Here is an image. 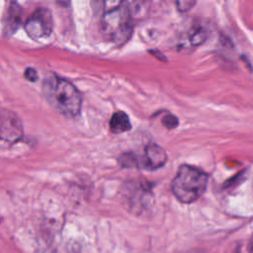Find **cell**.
Listing matches in <instances>:
<instances>
[{
  "mask_svg": "<svg viewBox=\"0 0 253 253\" xmlns=\"http://www.w3.org/2000/svg\"><path fill=\"white\" fill-rule=\"evenodd\" d=\"M43 94L49 105L67 117H75L81 109L82 97L76 87L66 79L49 74L42 83Z\"/></svg>",
  "mask_w": 253,
  "mask_h": 253,
  "instance_id": "6da1fadb",
  "label": "cell"
},
{
  "mask_svg": "<svg viewBox=\"0 0 253 253\" xmlns=\"http://www.w3.org/2000/svg\"><path fill=\"white\" fill-rule=\"evenodd\" d=\"M207 185L208 175L203 170L190 165H182L172 181L171 188L180 202L190 204L204 194Z\"/></svg>",
  "mask_w": 253,
  "mask_h": 253,
  "instance_id": "7a4b0ae2",
  "label": "cell"
},
{
  "mask_svg": "<svg viewBox=\"0 0 253 253\" xmlns=\"http://www.w3.org/2000/svg\"><path fill=\"white\" fill-rule=\"evenodd\" d=\"M101 32L105 39L119 45L128 41L132 33V19L126 3H119L103 14Z\"/></svg>",
  "mask_w": 253,
  "mask_h": 253,
  "instance_id": "3957f363",
  "label": "cell"
},
{
  "mask_svg": "<svg viewBox=\"0 0 253 253\" xmlns=\"http://www.w3.org/2000/svg\"><path fill=\"white\" fill-rule=\"evenodd\" d=\"M28 36L33 40H41L50 35L52 31V17L47 8L40 7L28 18L24 25Z\"/></svg>",
  "mask_w": 253,
  "mask_h": 253,
  "instance_id": "277c9868",
  "label": "cell"
},
{
  "mask_svg": "<svg viewBox=\"0 0 253 253\" xmlns=\"http://www.w3.org/2000/svg\"><path fill=\"white\" fill-rule=\"evenodd\" d=\"M23 134V126L19 117L9 110L1 112L0 135L3 141L16 142Z\"/></svg>",
  "mask_w": 253,
  "mask_h": 253,
  "instance_id": "5b68a950",
  "label": "cell"
},
{
  "mask_svg": "<svg viewBox=\"0 0 253 253\" xmlns=\"http://www.w3.org/2000/svg\"><path fill=\"white\" fill-rule=\"evenodd\" d=\"M23 19V8L17 2H10L4 21V35L10 37L20 27Z\"/></svg>",
  "mask_w": 253,
  "mask_h": 253,
  "instance_id": "8992f818",
  "label": "cell"
},
{
  "mask_svg": "<svg viewBox=\"0 0 253 253\" xmlns=\"http://www.w3.org/2000/svg\"><path fill=\"white\" fill-rule=\"evenodd\" d=\"M167 161L165 150L154 143H149L144 149V165L148 169L154 170L162 167Z\"/></svg>",
  "mask_w": 253,
  "mask_h": 253,
  "instance_id": "52a82bcc",
  "label": "cell"
},
{
  "mask_svg": "<svg viewBox=\"0 0 253 253\" xmlns=\"http://www.w3.org/2000/svg\"><path fill=\"white\" fill-rule=\"evenodd\" d=\"M131 124L128 116L123 111H118L113 114L110 120V129L114 133H122L129 130Z\"/></svg>",
  "mask_w": 253,
  "mask_h": 253,
  "instance_id": "ba28073f",
  "label": "cell"
},
{
  "mask_svg": "<svg viewBox=\"0 0 253 253\" xmlns=\"http://www.w3.org/2000/svg\"><path fill=\"white\" fill-rule=\"evenodd\" d=\"M208 37V30L202 25H195L189 33V42L192 45H200Z\"/></svg>",
  "mask_w": 253,
  "mask_h": 253,
  "instance_id": "9c48e42d",
  "label": "cell"
},
{
  "mask_svg": "<svg viewBox=\"0 0 253 253\" xmlns=\"http://www.w3.org/2000/svg\"><path fill=\"white\" fill-rule=\"evenodd\" d=\"M161 123H162V125H163L166 128L172 129V128H175V127L178 126L179 121H178V119H177L176 116H174V115H172V114H167V115H165V116L162 118Z\"/></svg>",
  "mask_w": 253,
  "mask_h": 253,
  "instance_id": "30bf717a",
  "label": "cell"
},
{
  "mask_svg": "<svg viewBox=\"0 0 253 253\" xmlns=\"http://www.w3.org/2000/svg\"><path fill=\"white\" fill-rule=\"evenodd\" d=\"M196 4V1H190V0H181V1H177L176 5L179 11L182 12H187L190 9H192V7Z\"/></svg>",
  "mask_w": 253,
  "mask_h": 253,
  "instance_id": "8fae6325",
  "label": "cell"
},
{
  "mask_svg": "<svg viewBox=\"0 0 253 253\" xmlns=\"http://www.w3.org/2000/svg\"><path fill=\"white\" fill-rule=\"evenodd\" d=\"M24 76L27 80L31 81V82H35L38 80L39 76H38V73L36 71L35 68H32V67H28L26 70H25V73H24Z\"/></svg>",
  "mask_w": 253,
  "mask_h": 253,
  "instance_id": "7c38bea8",
  "label": "cell"
},
{
  "mask_svg": "<svg viewBox=\"0 0 253 253\" xmlns=\"http://www.w3.org/2000/svg\"><path fill=\"white\" fill-rule=\"evenodd\" d=\"M247 252L248 253H253V237L250 239L248 246H247Z\"/></svg>",
  "mask_w": 253,
  "mask_h": 253,
  "instance_id": "4fadbf2b",
  "label": "cell"
},
{
  "mask_svg": "<svg viewBox=\"0 0 253 253\" xmlns=\"http://www.w3.org/2000/svg\"><path fill=\"white\" fill-rule=\"evenodd\" d=\"M179 253H205V252L201 251V250H187V251H183V252H179Z\"/></svg>",
  "mask_w": 253,
  "mask_h": 253,
  "instance_id": "5bb4252c",
  "label": "cell"
}]
</instances>
